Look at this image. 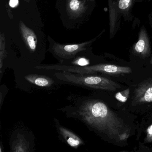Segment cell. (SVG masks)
Segmentation results:
<instances>
[{
    "label": "cell",
    "mask_w": 152,
    "mask_h": 152,
    "mask_svg": "<svg viewBox=\"0 0 152 152\" xmlns=\"http://www.w3.org/2000/svg\"><path fill=\"white\" fill-rule=\"evenodd\" d=\"M71 103L59 109L67 118L76 119L91 130L117 141L129 137L130 128L102 100L92 96H70Z\"/></svg>",
    "instance_id": "obj_1"
},
{
    "label": "cell",
    "mask_w": 152,
    "mask_h": 152,
    "mask_svg": "<svg viewBox=\"0 0 152 152\" xmlns=\"http://www.w3.org/2000/svg\"><path fill=\"white\" fill-rule=\"evenodd\" d=\"M55 78L62 84H68L84 88L115 91L120 86L113 81L97 75L80 74L63 71H56Z\"/></svg>",
    "instance_id": "obj_2"
},
{
    "label": "cell",
    "mask_w": 152,
    "mask_h": 152,
    "mask_svg": "<svg viewBox=\"0 0 152 152\" xmlns=\"http://www.w3.org/2000/svg\"><path fill=\"white\" fill-rule=\"evenodd\" d=\"M104 30L92 39L77 44H60L48 37L50 46L48 50L61 64L72 59L80 53L91 48L92 44L102 36L105 32Z\"/></svg>",
    "instance_id": "obj_3"
},
{
    "label": "cell",
    "mask_w": 152,
    "mask_h": 152,
    "mask_svg": "<svg viewBox=\"0 0 152 152\" xmlns=\"http://www.w3.org/2000/svg\"><path fill=\"white\" fill-rule=\"evenodd\" d=\"M65 9L71 19H77L85 17L93 10L96 0H66Z\"/></svg>",
    "instance_id": "obj_4"
},
{
    "label": "cell",
    "mask_w": 152,
    "mask_h": 152,
    "mask_svg": "<svg viewBox=\"0 0 152 152\" xmlns=\"http://www.w3.org/2000/svg\"><path fill=\"white\" fill-rule=\"evenodd\" d=\"M131 53L134 57L145 59L149 57L151 53L150 37L145 26H142L140 29L137 41L132 47Z\"/></svg>",
    "instance_id": "obj_5"
},
{
    "label": "cell",
    "mask_w": 152,
    "mask_h": 152,
    "mask_svg": "<svg viewBox=\"0 0 152 152\" xmlns=\"http://www.w3.org/2000/svg\"><path fill=\"white\" fill-rule=\"evenodd\" d=\"M23 77L27 84H30L33 88L43 89H50L57 84H62L55 76L52 78L45 75L31 73L23 74Z\"/></svg>",
    "instance_id": "obj_6"
},
{
    "label": "cell",
    "mask_w": 152,
    "mask_h": 152,
    "mask_svg": "<svg viewBox=\"0 0 152 152\" xmlns=\"http://www.w3.org/2000/svg\"><path fill=\"white\" fill-rule=\"evenodd\" d=\"M55 126L60 140L75 149L84 145V141L72 131L60 124L58 119L54 118Z\"/></svg>",
    "instance_id": "obj_7"
},
{
    "label": "cell",
    "mask_w": 152,
    "mask_h": 152,
    "mask_svg": "<svg viewBox=\"0 0 152 152\" xmlns=\"http://www.w3.org/2000/svg\"><path fill=\"white\" fill-rule=\"evenodd\" d=\"M109 11V38L113 39L119 31L122 16L115 0H107Z\"/></svg>",
    "instance_id": "obj_8"
},
{
    "label": "cell",
    "mask_w": 152,
    "mask_h": 152,
    "mask_svg": "<svg viewBox=\"0 0 152 152\" xmlns=\"http://www.w3.org/2000/svg\"><path fill=\"white\" fill-rule=\"evenodd\" d=\"M132 102L137 104L152 102V79L138 85L134 90Z\"/></svg>",
    "instance_id": "obj_9"
},
{
    "label": "cell",
    "mask_w": 152,
    "mask_h": 152,
    "mask_svg": "<svg viewBox=\"0 0 152 152\" xmlns=\"http://www.w3.org/2000/svg\"><path fill=\"white\" fill-rule=\"evenodd\" d=\"M93 54L91 48L77 55L72 59L65 61L59 64L69 67H84L97 64L93 62Z\"/></svg>",
    "instance_id": "obj_10"
},
{
    "label": "cell",
    "mask_w": 152,
    "mask_h": 152,
    "mask_svg": "<svg viewBox=\"0 0 152 152\" xmlns=\"http://www.w3.org/2000/svg\"><path fill=\"white\" fill-rule=\"evenodd\" d=\"M19 28L26 46L30 52L34 53L36 51L38 43V39L35 33L23 22H20Z\"/></svg>",
    "instance_id": "obj_11"
},
{
    "label": "cell",
    "mask_w": 152,
    "mask_h": 152,
    "mask_svg": "<svg viewBox=\"0 0 152 152\" xmlns=\"http://www.w3.org/2000/svg\"><path fill=\"white\" fill-rule=\"evenodd\" d=\"M143 0H115L118 10L126 22H133L134 16L132 14V9L135 4L140 3Z\"/></svg>",
    "instance_id": "obj_12"
},
{
    "label": "cell",
    "mask_w": 152,
    "mask_h": 152,
    "mask_svg": "<svg viewBox=\"0 0 152 152\" xmlns=\"http://www.w3.org/2000/svg\"><path fill=\"white\" fill-rule=\"evenodd\" d=\"M10 144V151L12 152H28L30 151L29 140L22 134H18Z\"/></svg>",
    "instance_id": "obj_13"
},
{
    "label": "cell",
    "mask_w": 152,
    "mask_h": 152,
    "mask_svg": "<svg viewBox=\"0 0 152 152\" xmlns=\"http://www.w3.org/2000/svg\"><path fill=\"white\" fill-rule=\"evenodd\" d=\"M129 94L130 89L128 88L121 92H117L115 95V97L118 101L122 103H124L128 100Z\"/></svg>",
    "instance_id": "obj_14"
},
{
    "label": "cell",
    "mask_w": 152,
    "mask_h": 152,
    "mask_svg": "<svg viewBox=\"0 0 152 152\" xmlns=\"http://www.w3.org/2000/svg\"><path fill=\"white\" fill-rule=\"evenodd\" d=\"M8 92V89L5 85H1V97H0V103L1 107L4 101V98Z\"/></svg>",
    "instance_id": "obj_15"
},
{
    "label": "cell",
    "mask_w": 152,
    "mask_h": 152,
    "mask_svg": "<svg viewBox=\"0 0 152 152\" xmlns=\"http://www.w3.org/2000/svg\"><path fill=\"white\" fill-rule=\"evenodd\" d=\"M145 143L152 142V124L148 128L146 131V136L145 140Z\"/></svg>",
    "instance_id": "obj_16"
},
{
    "label": "cell",
    "mask_w": 152,
    "mask_h": 152,
    "mask_svg": "<svg viewBox=\"0 0 152 152\" xmlns=\"http://www.w3.org/2000/svg\"><path fill=\"white\" fill-rule=\"evenodd\" d=\"M148 20L150 28H151V30H152V10L150 11V12L148 14Z\"/></svg>",
    "instance_id": "obj_17"
},
{
    "label": "cell",
    "mask_w": 152,
    "mask_h": 152,
    "mask_svg": "<svg viewBox=\"0 0 152 152\" xmlns=\"http://www.w3.org/2000/svg\"><path fill=\"white\" fill-rule=\"evenodd\" d=\"M18 4V0H10V5L12 7H15Z\"/></svg>",
    "instance_id": "obj_18"
},
{
    "label": "cell",
    "mask_w": 152,
    "mask_h": 152,
    "mask_svg": "<svg viewBox=\"0 0 152 152\" xmlns=\"http://www.w3.org/2000/svg\"><path fill=\"white\" fill-rule=\"evenodd\" d=\"M150 63L151 65H152V57H151V59H150Z\"/></svg>",
    "instance_id": "obj_19"
},
{
    "label": "cell",
    "mask_w": 152,
    "mask_h": 152,
    "mask_svg": "<svg viewBox=\"0 0 152 152\" xmlns=\"http://www.w3.org/2000/svg\"><path fill=\"white\" fill-rule=\"evenodd\" d=\"M23 1H26V2H29L30 0H23Z\"/></svg>",
    "instance_id": "obj_20"
},
{
    "label": "cell",
    "mask_w": 152,
    "mask_h": 152,
    "mask_svg": "<svg viewBox=\"0 0 152 152\" xmlns=\"http://www.w3.org/2000/svg\"><path fill=\"white\" fill-rule=\"evenodd\" d=\"M152 1V0H148V1L149 2V1Z\"/></svg>",
    "instance_id": "obj_21"
}]
</instances>
